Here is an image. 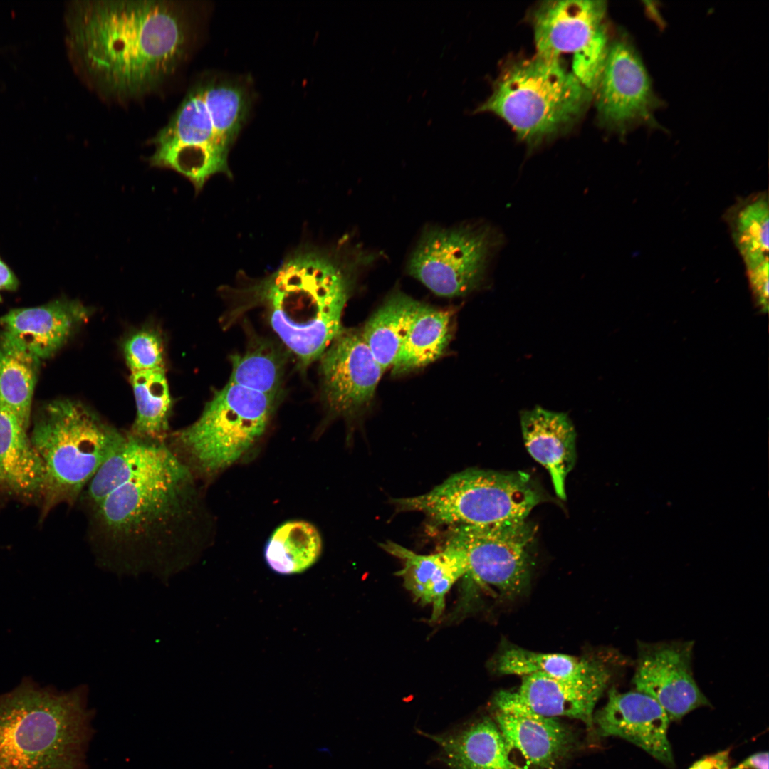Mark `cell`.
<instances>
[{
	"instance_id": "1",
	"label": "cell",
	"mask_w": 769,
	"mask_h": 769,
	"mask_svg": "<svg viewBox=\"0 0 769 769\" xmlns=\"http://www.w3.org/2000/svg\"><path fill=\"white\" fill-rule=\"evenodd\" d=\"M104 471L113 489L84 508L97 565L164 582L188 567L203 543L206 513L198 480L165 441L127 432Z\"/></svg>"
},
{
	"instance_id": "12",
	"label": "cell",
	"mask_w": 769,
	"mask_h": 769,
	"mask_svg": "<svg viewBox=\"0 0 769 769\" xmlns=\"http://www.w3.org/2000/svg\"><path fill=\"white\" fill-rule=\"evenodd\" d=\"M592 96L597 119L609 131L624 137L640 126H657L654 114L661 101L641 56L625 34L611 39Z\"/></svg>"
},
{
	"instance_id": "3",
	"label": "cell",
	"mask_w": 769,
	"mask_h": 769,
	"mask_svg": "<svg viewBox=\"0 0 769 769\" xmlns=\"http://www.w3.org/2000/svg\"><path fill=\"white\" fill-rule=\"evenodd\" d=\"M360 258L342 246L303 247L241 292L250 305L265 308L273 330L306 366L320 359L342 329L343 309L364 262Z\"/></svg>"
},
{
	"instance_id": "2",
	"label": "cell",
	"mask_w": 769,
	"mask_h": 769,
	"mask_svg": "<svg viewBox=\"0 0 769 769\" xmlns=\"http://www.w3.org/2000/svg\"><path fill=\"white\" fill-rule=\"evenodd\" d=\"M66 44L78 73L118 99L142 95L174 73L187 55V6L161 0H85L66 14Z\"/></svg>"
},
{
	"instance_id": "36",
	"label": "cell",
	"mask_w": 769,
	"mask_h": 769,
	"mask_svg": "<svg viewBox=\"0 0 769 769\" xmlns=\"http://www.w3.org/2000/svg\"><path fill=\"white\" fill-rule=\"evenodd\" d=\"M1 300H2V299H1V295H0V303L1 302Z\"/></svg>"
},
{
	"instance_id": "35",
	"label": "cell",
	"mask_w": 769,
	"mask_h": 769,
	"mask_svg": "<svg viewBox=\"0 0 769 769\" xmlns=\"http://www.w3.org/2000/svg\"><path fill=\"white\" fill-rule=\"evenodd\" d=\"M18 286L15 274L0 258V290L15 291Z\"/></svg>"
},
{
	"instance_id": "21",
	"label": "cell",
	"mask_w": 769,
	"mask_h": 769,
	"mask_svg": "<svg viewBox=\"0 0 769 769\" xmlns=\"http://www.w3.org/2000/svg\"><path fill=\"white\" fill-rule=\"evenodd\" d=\"M380 546L402 560L404 566L398 575L402 577L404 586L420 602L431 605L433 620L439 618L444 611L447 593L465 575L458 553L448 545L429 555L417 554L390 541Z\"/></svg>"
},
{
	"instance_id": "34",
	"label": "cell",
	"mask_w": 769,
	"mask_h": 769,
	"mask_svg": "<svg viewBox=\"0 0 769 769\" xmlns=\"http://www.w3.org/2000/svg\"><path fill=\"white\" fill-rule=\"evenodd\" d=\"M731 769H768V753H755Z\"/></svg>"
},
{
	"instance_id": "18",
	"label": "cell",
	"mask_w": 769,
	"mask_h": 769,
	"mask_svg": "<svg viewBox=\"0 0 769 769\" xmlns=\"http://www.w3.org/2000/svg\"><path fill=\"white\" fill-rule=\"evenodd\" d=\"M90 313L81 302L66 298L13 309L0 318V338L41 362L56 353Z\"/></svg>"
},
{
	"instance_id": "7",
	"label": "cell",
	"mask_w": 769,
	"mask_h": 769,
	"mask_svg": "<svg viewBox=\"0 0 769 769\" xmlns=\"http://www.w3.org/2000/svg\"><path fill=\"white\" fill-rule=\"evenodd\" d=\"M126 434L79 401L62 399L43 406L30 439L45 469L46 510L78 501Z\"/></svg>"
},
{
	"instance_id": "26",
	"label": "cell",
	"mask_w": 769,
	"mask_h": 769,
	"mask_svg": "<svg viewBox=\"0 0 769 769\" xmlns=\"http://www.w3.org/2000/svg\"><path fill=\"white\" fill-rule=\"evenodd\" d=\"M130 383L137 412L130 432L164 441L170 432L172 405L164 368L131 372Z\"/></svg>"
},
{
	"instance_id": "6",
	"label": "cell",
	"mask_w": 769,
	"mask_h": 769,
	"mask_svg": "<svg viewBox=\"0 0 769 769\" xmlns=\"http://www.w3.org/2000/svg\"><path fill=\"white\" fill-rule=\"evenodd\" d=\"M592 99L565 63L535 53L506 61L491 93L473 113L498 116L535 149L569 130Z\"/></svg>"
},
{
	"instance_id": "32",
	"label": "cell",
	"mask_w": 769,
	"mask_h": 769,
	"mask_svg": "<svg viewBox=\"0 0 769 769\" xmlns=\"http://www.w3.org/2000/svg\"><path fill=\"white\" fill-rule=\"evenodd\" d=\"M123 352L131 372L164 368L163 341L153 329H142L129 336Z\"/></svg>"
},
{
	"instance_id": "31",
	"label": "cell",
	"mask_w": 769,
	"mask_h": 769,
	"mask_svg": "<svg viewBox=\"0 0 769 769\" xmlns=\"http://www.w3.org/2000/svg\"><path fill=\"white\" fill-rule=\"evenodd\" d=\"M229 380L278 396L283 374V360L267 342L249 349L244 354L233 355Z\"/></svg>"
},
{
	"instance_id": "10",
	"label": "cell",
	"mask_w": 769,
	"mask_h": 769,
	"mask_svg": "<svg viewBox=\"0 0 769 769\" xmlns=\"http://www.w3.org/2000/svg\"><path fill=\"white\" fill-rule=\"evenodd\" d=\"M504 244L503 234L488 223L427 228L407 271L437 295H464L483 284Z\"/></svg>"
},
{
	"instance_id": "13",
	"label": "cell",
	"mask_w": 769,
	"mask_h": 769,
	"mask_svg": "<svg viewBox=\"0 0 769 769\" xmlns=\"http://www.w3.org/2000/svg\"><path fill=\"white\" fill-rule=\"evenodd\" d=\"M693 642L639 641L632 683L636 691L654 699L670 720L709 705L694 679Z\"/></svg>"
},
{
	"instance_id": "28",
	"label": "cell",
	"mask_w": 769,
	"mask_h": 769,
	"mask_svg": "<svg viewBox=\"0 0 769 769\" xmlns=\"http://www.w3.org/2000/svg\"><path fill=\"white\" fill-rule=\"evenodd\" d=\"M322 539L318 529L304 520H290L272 533L264 549L269 567L281 575L304 572L319 558Z\"/></svg>"
},
{
	"instance_id": "20",
	"label": "cell",
	"mask_w": 769,
	"mask_h": 769,
	"mask_svg": "<svg viewBox=\"0 0 769 769\" xmlns=\"http://www.w3.org/2000/svg\"><path fill=\"white\" fill-rule=\"evenodd\" d=\"M525 449L548 471L556 496L566 500L565 483L577 459L576 432L563 412L536 407L520 413Z\"/></svg>"
},
{
	"instance_id": "11",
	"label": "cell",
	"mask_w": 769,
	"mask_h": 769,
	"mask_svg": "<svg viewBox=\"0 0 769 769\" xmlns=\"http://www.w3.org/2000/svg\"><path fill=\"white\" fill-rule=\"evenodd\" d=\"M536 533V526L527 519L456 526L446 545L459 555L464 577L509 598L521 592L529 581Z\"/></svg>"
},
{
	"instance_id": "16",
	"label": "cell",
	"mask_w": 769,
	"mask_h": 769,
	"mask_svg": "<svg viewBox=\"0 0 769 769\" xmlns=\"http://www.w3.org/2000/svg\"><path fill=\"white\" fill-rule=\"evenodd\" d=\"M603 1H545L530 14L536 54L563 62L610 36Z\"/></svg>"
},
{
	"instance_id": "8",
	"label": "cell",
	"mask_w": 769,
	"mask_h": 769,
	"mask_svg": "<svg viewBox=\"0 0 769 769\" xmlns=\"http://www.w3.org/2000/svg\"><path fill=\"white\" fill-rule=\"evenodd\" d=\"M278 396L228 380L188 427L165 443L197 480L207 481L234 464L263 434Z\"/></svg>"
},
{
	"instance_id": "9",
	"label": "cell",
	"mask_w": 769,
	"mask_h": 769,
	"mask_svg": "<svg viewBox=\"0 0 769 769\" xmlns=\"http://www.w3.org/2000/svg\"><path fill=\"white\" fill-rule=\"evenodd\" d=\"M545 500L540 486L525 472L471 468L424 494L391 501L397 511L421 513L435 524L456 527L527 519Z\"/></svg>"
},
{
	"instance_id": "19",
	"label": "cell",
	"mask_w": 769,
	"mask_h": 769,
	"mask_svg": "<svg viewBox=\"0 0 769 769\" xmlns=\"http://www.w3.org/2000/svg\"><path fill=\"white\" fill-rule=\"evenodd\" d=\"M612 675L611 669L600 661L590 671L573 676L552 677L540 674L523 676L516 693L540 714L572 718L592 727L595 707Z\"/></svg>"
},
{
	"instance_id": "25",
	"label": "cell",
	"mask_w": 769,
	"mask_h": 769,
	"mask_svg": "<svg viewBox=\"0 0 769 769\" xmlns=\"http://www.w3.org/2000/svg\"><path fill=\"white\" fill-rule=\"evenodd\" d=\"M419 303L402 293H394L361 330L367 345L384 371L395 363Z\"/></svg>"
},
{
	"instance_id": "29",
	"label": "cell",
	"mask_w": 769,
	"mask_h": 769,
	"mask_svg": "<svg viewBox=\"0 0 769 769\" xmlns=\"http://www.w3.org/2000/svg\"><path fill=\"white\" fill-rule=\"evenodd\" d=\"M40 361L0 338V407L28 429Z\"/></svg>"
},
{
	"instance_id": "23",
	"label": "cell",
	"mask_w": 769,
	"mask_h": 769,
	"mask_svg": "<svg viewBox=\"0 0 769 769\" xmlns=\"http://www.w3.org/2000/svg\"><path fill=\"white\" fill-rule=\"evenodd\" d=\"M45 469L27 429L9 411L0 407V485L26 498L41 496Z\"/></svg>"
},
{
	"instance_id": "5",
	"label": "cell",
	"mask_w": 769,
	"mask_h": 769,
	"mask_svg": "<svg viewBox=\"0 0 769 769\" xmlns=\"http://www.w3.org/2000/svg\"><path fill=\"white\" fill-rule=\"evenodd\" d=\"M249 103L244 88L233 81L198 82L153 139L150 165L180 174L196 192L214 174L231 177L228 156L247 118Z\"/></svg>"
},
{
	"instance_id": "22",
	"label": "cell",
	"mask_w": 769,
	"mask_h": 769,
	"mask_svg": "<svg viewBox=\"0 0 769 769\" xmlns=\"http://www.w3.org/2000/svg\"><path fill=\"white\" fill-rule=\"evenodd\" d=\"M425 735L440 747L441 758L451 769H528L513 760L499 728L489 718L442 734Z\"/></svg>"
},
{
	"instance_id": "15",
	"label": "cell",
	"mask_w": 769,
	"mask_h": 769,
	"mask_svg": "<svg viewBox=\"0 0 769 769\" xmlns=\"http://www.w3.org/2000/svg\"><path fill=\"white\" fill-rule=\"evenodd\" d=\"M495 723L511 751L535 769H557L575 746L572 731L557 718L540 714L516 692L501 691L495 699Z\"/></svg>"
},
{
	"instance_id": "24",
	"label": "cell",
	"mask_w": 769,
	"mask_h": 769,
	"mask_svg": "<svg viewBox=\"0 0 769 769\" xmlns=\"http://www.w3.org/2000/svg\"><path fill=\"white\" fill-rule=\"evenodd\" d=\"M450 327L449 312L419 303L391 368L392 374H404L437 360L449 342Z\"/></svg>"
},
{
	"instance_id": "4",
	"label": "cell",
	"mask_w": 769,
	"mask_h": 769,
	"mask_svg": "<svg viewBox=\"0 0 769 769\" xmlns=\"http://www.w3.org/2000/svg\"><path fill=\"white\" fill-rule=\"evenodd\" d=\"M88 688L69 691L24 679L0 694V769H88L95 730Z\"/></svg>"
},
{
	"instance_id": "30",
	"label": "cell",
	"mask_w": 769,
	"mask_h": 769,
	"mask_svg": "<svg viewBox=\"0 0 769 769\" xmlns=\"http://www.w3.org/2000/svg\"><path fill=\"white\" fill-rule=\"evenodd\" d=\"M599 661L555 653L532 652L519 647L503 651L497 660V669L503 674L525 676L540 674L552 677H568L585 674Z\"/></svg>"
},
{
	"instance_id": "14",
	"label": "cell",
	"mask_w": 769,
	"mask_h": 769,
	"mask_svg": "<svg viewBox=\"0 0 769 769\" xmlns=\"http://www.w3.org/2000/svg\"><path fill=\"white\" fill-rule=\"evenodd\" d=\"M325 400L336 414L359 412L373 399L384 370L361 330L342 329L320 357Z\"/></svg>"
},
{
	"instance_id": "17",
	"label": "cell",
	"mask_w": 769,
	"mask_h": 769,
	"mask_svg": "<svg viewBox=\"0 0 769 769\" xmlns=\"http://www.w3.org/2000/svg\"><path fill=\"white\" fill-rule=\"evenodd\" d=\"M670 718L652 697L637 691L621 693L612 688L594 716L600 733L631 742L666 765H674L668 738Z\"/></svg>"
},
{
	"instance_id": "27",
	"label": "cell",
	"mask_w": 769,
	"mask_h": 769,
	"mask_svg": "<svg viewBox=\"0 0 769 769\" xmlns=\"http://www.w3.org/2000/svg\"><path fill=\"white\" fill-rule=\"evenodd\" d=\"M747 273L768 267V203L763 193L739 200L726 216Z\"/></svg>"
},
{
	"instance_id": "33",
	"label": "cell",
	"mask_w": 769,
	"mask_h": 769,
	"mask_svg": "<svg viewBox=\"0 0 769 769\" xmlns=\"http://www.w3.org/2000/svg\"><path fill=\"white\" fill-rule=\"evenodd\" d=\"M730 750H724L705 756L691 765L689 769H730Z\"/></svg>"
}]
</instances>
